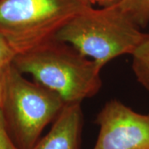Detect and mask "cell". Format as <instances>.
<instances>
[{"label":"cell","instance_id":"obj_1","mask_svg":"<svg viewBox=\"0 0 149 149\" xmlns=\"http://www.w3.org/2000/svg\"><path fill=\"white\" fill-rule=\"evenodd\" d=\"M12 63L21 73L57 94L65 104H80L95 95L102 86L101 68L55 37L17 54Z\"/></svg>","mask_w":149,"mask_h":149},{"label":"cell","instance_id":"obj_2","mask_svg":"<svg viewBox=\"0 0 149 149\" xmlns=\"http://www.w3.org/2000/svg\"><path fill=\"white\" fill-rule=\"evenodd\" d=\"M145 33L117 4L87 8L61 27L55 38L68 43L100 68L123 55H130Z\"/></svg>","mask_w":149,"mask_h":149},{"label":"cell","instance_id":"obj_3","mask_svg":"<svg viewBox=\"0 0 149 149\" xmlns=\"http://www.w3.org/2000/svg\"><path fill=\"white\" fill-rule=\"evenodd\" d=\"M65 105L53 91L27 80L11 63L2 111L11 138L18 149H31Z\"/></svg>","mask_w":149,"mask_h":149},{"label":"cell","instance_id":"obj_4","mask_svg":"<svg viewBox=\"0 0 149 149\" xmlns=\"http://www.w3.org/2000/svg\"><path fill=\"white\" fill-rule=\"evenodd\" d=\"M87 0H0V33L17 54L55 37Z\"/></svg>","mask_w":149,"mask_h":149},{"label":"cell","instance_id":"obj_5","mask_svg":"<svg viewBox=\"0 0 149 149\" xmlns=\"http://www.w3.org/2000/svg\"><path fill=\"white\" fill-rule=\"evenodd\" d=\"M95 122L99 134L93 149H149V113L111 100L100 109Z\"/></svg>","mask_w":149,"mask_h":149},{"label":"cell","instance_id":"obj_6","mask_svg":"<svg viewBox=\"0 0 149 149\" xmlns=\"http://www.w3.org/2000/svg\"><path fill=\"white\" fill-rule=\"evenodd\" d=\"M82 128L80 104H65L49 132L31 149H80Z\"/></svg>","mask_w":149,"mask_h":149},{"label":"cell","instance_id":"obj_7","mask_svg":"<svg viewBox=\"0 0 149 149\" xmlns=\"http://www.w3.org/2000/svg\"><path fill=\"white\" fill-rule=\"evenodd\" d=\"M132 69L137 80L149 91V33L132 54Z\"/></svg>","mask_w":149,"mask_h":149},{"label":"cell","instance_id":"obj_8","mask_svg":"<svg viewBox=\"0 0 149 149\" xmlns=\"http://www.w3.org/2000/svg\"><path fill=\"white\" fill-rule=\"evenodd\" d=\"M118 7L139 27L149 22V0H122Z\"/></svg>","mask_w":149,"mask_h":149},{"label":"cell","instance_id":"obj_9","mask_svg":"<svg viewBox=\"0 0 149 149\" xmlns=\"http://www.w3.org/2000/svg\"><path fill=\"white\" fill-rule=\"evenodd\" d=\"M0 149H18L11 138L2 109H0Z\"/></svg>","mask_w":149,"mask_h":149},{"label":"cell","instance_id":"obj_10","mask_svg":"<svg viewBox=\"0 0 149 149\" xmlns=\"http://www.w3.org/2000/svg\"><path fill=\"white\" fill-rule=\"evenodd\" d=\"M12 61H0V109H2L8 72Z\"/></svg>","mask_w":149,"mask_h":149},{"label":"cell","instance_id":"obj_11","mask_svg":"<svg viewBox=\"0 0 149 149\" xmlns=\"http://www.w3.org/2000/svg\"><path fill=\"white\" fill-rule=\"evenodd\" d=\"M16 53L7 42L5 37L0 33V61H12Z\"/></svg>","mask_w":149,"mask_h":149},{"label":"cell","instance_id":"obj_12","mask_svg":"<svg viewBox=\"0 0 149 149\" xmlns=\"http://www.w3.org/2000/svg\"><path fill=\"white\" fill-rule=\"evenodd\" d=\"M120 1L122 0H93V3L94 4L97 3L100 7H109V6L117 4Z\"/></svg>","mask_w":149,"mask_h":149},{"label":"cell","instance_id":"obj_13","mask_svg":"<svg viewBox=\"0 0 149 149\" xmlns=\"http://www.w3.org/2000/svg\"><path fill=\"white\" fill-rule=\"evenodd\" d=\"M87 1H88V2H89L90 3H91L92 5H94V3H93V0H87Z\"/></svg>","mask_w":149,"mask_h":149}]
</instances>
